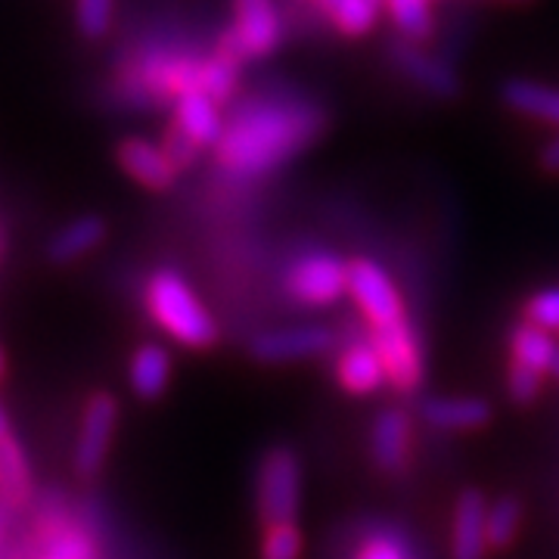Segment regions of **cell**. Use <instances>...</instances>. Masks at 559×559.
<instances>
[{"label":"cell","mask_w":559,"mask_h":559,"mask_svg":"<svg viewBox=\"0 0 559 559\" xmlns=\"http://www.w3.org/2000/svg\"><path fill=\"white\" fill-rule=\"evenodd\" d=\"M323 124V109L296 91H255L230 109L212 153L234 178H264L305 153Z\"/></svg>","instance_id":"obj_1"},{"label":"cell","mask_w":559,"mask_h":559,"mask_svg":"<svg viewBox=\"0 0 559 559\" xmlns=\"http://www.w3.org/2000/svg\"><path fill=\"white\" fill-rule=\"evenodd\" d=\"M146 299V311L153 323L165 330V336L178 342L183 348H212L218 342V323L212 318V311L200 301L193 293V286L180 277L171 267H159L146 280L143 289Z\"/></svg>","instance_id":"obj_2"},{"label":"cell","mask_w":559,"mask_h":559,"mask_svg":"<svg viewBox=\"0 0 559 559\" xmlns=\"http://www.w3.org/2000/svg\"><path fill=\"white\" fill-rule=\"evenodd\" d=\"M202 53L180 47H146L121 79V91L138 106L175 103L190 91H200Z\"/></svg>","instance_id":"obj_3"},{"label":"cell","mask_w":559,"mask_h":559,"mask_svg":"<svg viewBox=\"0 0 559 559\" xmlns=\"http://www.w3.org/2000/svg\"><path fill=\"white\" fill-rule=\"evenodd\" d=\"M301 503V460L289 444H271L255 473V510L267 525L296 522Z\"/></svg>","instance_id":"obj_4"},{"label":"cell","mask_w":559,"mask_h":559,"mask_svg":"<svg viewBox=\"0 0 559 559\" xmlns=\"http://www.w3.org/2000/svg\"><path fill=\"white\" fill-rule=\"evenodd\" d=\"M171 106H175V119L162 146L168 150L178 168H187L197 162L202 150H215L224 131V116H221V103L202 91H190Z\"/></svg>","instance_id":"obj_5"},{"label":"cell","mask_w":559,"mask_h":559,"mask_svg":"<svg viewBox=\"0 0 559 559\" xmlns=\"http://www.w3.org/2000/svg\"><path fill=\"white\" fill-rule=\"evenodd\" d=\"M283 286L301 308H330L348 296V261L326 249H308L289 261Z\"/></svg>","instance_id":"obj_6"},{"label":"cell","mask_w":559,"mask_h":559,"mask_svg":"<svg viewBox=\"0 0 559 559\" xmlns=\"http://www.w3.org/2000/svg\"><path fill=\"white\" fill-rule=\"evenodd\" d=\"M348 296L358 305L364 320L370 330L395 326L407 320L404 299H401L395 280L385 274L373 259H352L348 261Z\"/></svg>","instance_id":"obj_7"},{"label":"cell","mask_w":559,"mask_h":559,"mask_svg":"<svg viewBox=\"0 0 559 559\" xmlns=\"http://www.w3.org/2000/svg\"><path fill=\"white\" fill-rule=\"evenodd\" d=\"M116 426H119V399L112 392H94L84 404L75 454H72V466H75L79 479L91 481L100 476Z\"/></svg>","instance_id":"obj_8"},{"label":"cell","mask_w":559,"mask_h":559,"mask_svg":"<svg viewBox=\"0 0 559 559\" xmlns=\"http://www.w3.org/2000/svg\"><path fill=\"white\" fill-rule=\"evenodd\" d=\"M370 342L377 345L382 364H385L389 385L401 395L419 392V385L426 382V355H423V342H419L414 323L404 320L395 326L370 330Z\"/></svg>","instance_id":"obj_9"},{"label":"cell","mask_w":559,"mask_h":559,"mask_svg":"<svg viewBox=\"0 0 559 559\" xmlns=\"http://www.w3.org/2000/svg\"><path fill=\"white\" fill-rule=\"evenodd\" d=\"M336 330L323 323H296L264 330L249 342V355L259 364H293L301 358H320L336 348Z\"/></svg>","instance_id":"obj_10"},{"label":"cell","mask_w":559,"mask_h":559,"mask_svg":"<svg viewBox=\"0 0 559 559\" xmlns=\"http://www.w3.org/2000/svg\"><path fill=\"white\" fill-rule=\"evenodd\" d=\"M389 60L404 79L414 81L419 91H426L429 97L454 100L460 94V75L454 72V66L436 57V53H429L426 47H419L417 40H392L389 44Z\"/></svg>","instance_id":"obj_11"},{"label":"cell","mask_w":559,"mask_h":559,"mask_svg":"<svg viewBox=\"0 0 559 559\" xmlns=\"http://www.w3.org/2000/svg\"><path fill=\"white\" fill-rule=\"evenodd\" d=\"M230 35L246 60H264L283 44V16L277 0H234Z\"/></svg>","instance_id":"obj_12"},{"label":"cell","mask_w":559,"mask_h":559,"mask_svg":"<svg viewBox=\"0 0 559 559\" xmlns=\"http://www.w3.org/2000/svg\"><path fill=\"white\" fill-rule=\"evenodd\" d=\"M414 419L404 407H382L370 426V457L382 476H401L411 466Z\"/></svg>","instance_id":"obj_13"},{"label":"cell","mask_w":559,"mask_h":559,"mask_svg":"<svg viewBox=\"0 0 559 559\" xmlns=\"http://www.w3.org/2000/svg\"><path fill=\"white\" fill-rule=\"evenodd\" d=\"M336 380H340L345 395L355 399H367L373 392H380L382 385L389 382L385 377V364H382L377 345L370 342V336H352L340 348L336 355Z\"/></svg>","instance_id":"obj_14"},{"label":"cell","mask_w":559,"mask_h":559,"mask_svg":"<svg viewBox=\"0 0 559 559\" xmlns=\"http://www.w3.org/2000/svg\"><path fill=\"white\" fill-rule=\"evenodd\" d=\"M488 500L479 488L460 491L451 516V559L488 557Z\"/></svg>","instance_id":"obj_15"},{"label":"cell","mask_w":559,"mask_h":559,"mask_svg":"<svg viewBox=\"0 0 559 559\" xmlns=\"http://www.w3.org/2000/svg\"><path fill=\"white\" fill-rule=\"evenodd\" d=\"M119 165L131 180H138L146 190H171L178 180V165L168 156V150L162 143H153L146 138H128L119 143Z\"/></svg>","instance_id":"obj_16"},{"label":"cell","mask_w":559,"mask_h":559,"mask_svg":"<svg viewBox=\"0 0 559 559\" xmlns=\"http://www.w3.org/2000/svg\"><path fill=\"white\" fill-rule=\"evenodd\" d=\"M419 417L439 432H473L491 423V404L476 395H432L419 404Z\"/></svg>","instance_id":"obj_17"},{"label":"cell","mask_w":559,"mask_h":559,"mask_svg":"<svg viewBox=\"0 0 559 559\" xmlns=\"http://www.w3.org/2000/svg\"><path fill=\"white\" fill-rule=\"evenodd\" d=\"M500 100L525 119L559 128V87L535 79H507L500 84Z\"/></svg>","instance_id":"obj_18"},{"label":"cell","mask_w":559,"mask_h":559,"mask_svg":"<svg viewBox=\"0 0 559 559\" xmlns=\"http://www.w3.org/2000/svg\"><path fill=\"white\" fill-rule=\"evenodd\" d=\"M559 345L554 340V333L540 330L535 323L522 320L520 326L510 333V364L522 367V370H532L538 377L554 373V364H557Z\"/></svg>","instance_id":"obj_19"},{"label":"cell","mask_w":559,"mask_h":559,"mask_svg":"<svg viewBox=\"0 0 559 559\" xmlns=\"http://www.w3.org/2000/svg\"><path fill=\"white\" fill-rule=\"evenodd\" d=\"M128 380H131V392L140 401H159L168 389L171 380V355L168 348H162L156 342L140 345L131 355V367H128Z\"/></svg>","instance_id":"obj_20"},{"label":"cell","mask_w":559,"mask_h":559,"mask_svg":"<svg viewBox=\"0 0 559 559\" xmlns=\"http://www.w3.org/2000/svg\"><path fill=\"white\" fill-rule=\"evenodd\" d=\"M32 491H35V479H32L28 457L16 436L3 432L0 436V500L10 510H20L32 500Z\"/></svg>","instance_id":"obj_21"},{"label":"cell","mask_w":559,"mask_h":559,"mask_svg":"<svg viewBox=\"0 0 559 559\" xmlns=\"http://www.w3.org/2000/svg\"><path fill=\"white\" fill-rule=\"evenodd\" d=\"M106 240V221L100 215H81L60 227L47 242V259L53 264H69L87 252H94Z\"/></svg>","instance_id":"obj_22"},{"label":"cell","mask_w":559,"mask_h":559,"mask_svg":"<svg viewBox=\"0 0 559 559\" xmlns=\"http://www.w3.org/2000/svg\"><path fill=\"white\" fill-rule=\"evenodd\" d=\"M330 25L345 38H360L377 28L382 0H323L318 7Z\"/></svg>","instance_id":"obj_23"},{"label":"cell","mask_w":559,"mask_h":559,"mask_svg":"<svg viewBox=\"0 0 559 559\" xmlns=\"http://www.w3.org/2000/svg\"><path fill=\"white\" fill-rule=\"evenodd\" d=\"M382 7L401 38L417 40V44L432 38V32H436L432 0H382Z\"/></svg>","instance_id":"obj_24"},{"label":"cell","mask_w":559,"mask_h":559,"mask_svg":"<svg viewBox=\"0 0 559 559\" xmlns=\"http://www.w3.org/2000/svg\"><path fill=\"white\" fill-rule=\"evenodd\" d=\"M522 516H525V507H522L520 498L503 495V498L491 500V507H488V547L498 554L510 550L516 535H520Z\"/></svg>","instance_id":"obj_25"},{"label":"cell","mask_w":559,"mask_h":559,"mask_svg":"<svg viewBox=\"0 0 559 559\" xmlns=\"http://www.w3.org/2000/svg\"><path fill=\"white\" fill-rule=\"evenodd\" d=\"M40 559H97V540L87 528L69 522L60 535L44 540Z\"/></svg>","instance_id":"obj_26"},{"label":"cell","mask_w":559,"mask_h":559,"mask_svg":"<svg viewBox=\"0 0 559 559\" xmlns=\"http://www.w3.org/2000/svg\"><path fill=\"white\" fill-rule=\"evenodd\" d=\"M301 550H305V538L299 522H280L264 528L259 559H301Z\"/></svg>","instance_id":"obj_27"},{"label":"cell","mask_w":559,"mask_h":559,"mask_svg":"<svg viewBox=\"0 0 559 559\" xmlns=\"http://www.w3.org/2000/svg\"><path fill=\"white\" fill-rule=\"evenodd\" d=\"M116 20V0H75V25L81 38L100 40Z\"/></svg>","instance_id":"obj_28"},{"label":"cell","mask_w":559,"mask_h":559,"mask_svg":"<svg viewBox=\"0 0 559 559\" xmlns=\"http://www.w3.org/2000/svg\"><path fill=\"white\" fill-rule=\"evenodd\" d=\"M522 320L559 336V286H547V289H538L535 296H528L522 305Z\"/></svg>","instance_id":"obj_29"},{"label":"cell","mask_w":559,"mask_h":559,"mask_svg":"<svg viewBox=\"0 0 559 559\" xmlns=\"http://www.w3.org/2000/svg\"><path fill=\"white\" fill-rule=\"evenodd\" d=\"M355 559H411L407 544L395 532H377L360 544L358 557Z\"/></svg>","instance_id":"obj_30"},{"label":"cell","mask_w":559,"mask_h":559,"mask_svg":"<svg viewBox=\"0 0 559 559\" xmlns=\"http://www.w3.org/2000/svg\"><path fill=\"white\" fill-rule=\"evenodd\" d=\"M540 382H544V377L532 373V370H522V367H513V364L507 367V395H510L513 404H520V407H525V404H532V401L538 399Z\"/></svg>","instance_id":"obj_31"},{"label":"cell","mask_w":559,"mask_h":559,"mask_svg":"<svg viewBox=\"0 0 559 559\" xmlns=\"http://www.w3.org/2000/svg\"><path fill=\"white\" fill-rule=\"evenodd\" d=\"M540 168L550 175H559V134L540 150Z\"/></svg>","instance_id":"obj_32"},{"label":"cell","mask_w":559,"mask_h":559,"mask_svg":"<svg viewBox=\"0 0 559 559\" xmlns=\"http://www.w3.org/2000/svg\"><path fill=\"white\" fill-rule=\"evenodd\" d=\"M3 432H13V426H10V417H7L3 404H0V436H3Z\"/></svg>","instance_id":"obj_33"},{"label":"cell","mask_w":559,"mask_h":559,"mask_svg":"<svg viewBox=\"0 0 559 559\" xmlns=\"http://www.w3.org/2000/svg\"><path fill=\"white\" fill-rule=\"evenodd\" d=\"M3 370H7V358H3V348H0V377H3Z\"/></svg>","instance_id":"obj_34"},{"label":"cell","mask_w":559,"mask_h":559,"mask_svg":"<svg viewBox=\"0 0 559 559\" xmlns=\"http://www.w3.org/2000/svg\"><path fill=\"white\" fill-rule=\"evenodd\" d=\"M554 377L559 380V355H557V364H554Z\"/></svg>","instance_id":"obj_35"},{"label":"cell","mask_w":559,"mask_h":559,"mask_svg":"<svg viewBox=\"0 0 559 559\" xmlns=\"http://www.w3.org/2000/svg\"><path fill=\"white\" fill-rule=\"evenodd\" d=\"M0 535H3V516H0Z\"/></svg>","instance_id":"obj_36"},{"label":"cell","mask_w":559,"mask_h":559,"mask_svg":"<svg viewBox=\"0 0 559 559\" xmlns=\"http://www.w3.org/2000/svg\"><path fill=\"white\" fill-rule=\"evenodd\" d=\"M311 3H314V7H318V3H320V0H311Z\"/></svg>","instance_id":"obj_37"},{"label":"cell","mask_w":559,"mask_h":559,"mask_svg":"<svg viewBox=\"0 0 559 559\" xmlns=\"http://www.w3.org/2000/svg\"><path fill=\"white\" fill-rule=\"evenodd\" d=\"M513 3H516V0H513Z\"/></svg>","instance_id":"obj_38"}]
</instances>
